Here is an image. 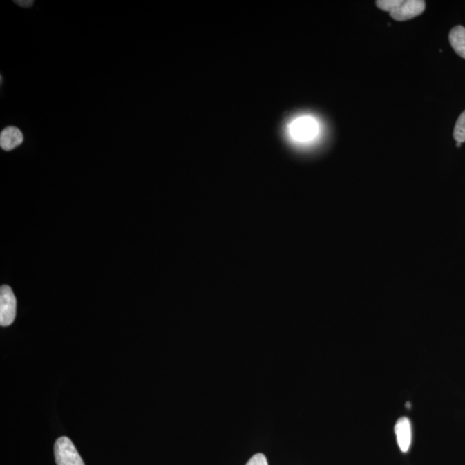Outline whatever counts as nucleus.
Masks as SVG:
<instances>
[{
  "label": "nucleus",
  "mask_w": 465,
  "mask_h": 465,
  "mask_svg": "<svg viewBox=\"0 0 465 465\" xmlns=\"http://www.w3.org/2000/svg\"><path fill=\"white\" fill-rule=\"evenodd\" d=\"M376 5L400 22L421 15L426 9V2L423 0H379Z\"/></svg>",
  "instance_id": "nucleus-1"
},
{
  "label": "nucleus",
  "mask_w": 465,
  "mask_h": 465,
  "mask_svg": "<svg viewBox=\"0 0 465 465\" xmlns=\"http://www.w3.org/2000/svg\"><path fill=\"white\" fill-rule=\"evenodd\" d=\"M319 129V124L316 118L304 115L293 118L288 122L286 134L294 143L307 144L317 137Z\"/></svg>",
  "instance_id": "nucleus-2"
},
{
  "label": "nucleus",
  "mask_w": 465,
  "mask_h": 465,
  "mask_svg": "<svg viewBox=\"0 0 465 465\" xmlns=\"http://www.w3.org/2000/svg\"><path fill=\"white\" fill-rule=\"evenodd\" d=\"M55 457L57 465H85L72 440L61 437L55 444Z\"/></svg>",
  "instance_id": "nucleus-3"
},
{
  "label": "nucleus",
  "mask_w": 465,
  "mask_h": 465,
  "mask_svg": "<svg viewBox=\"0 0 465 465\" xmlns=\"http://www.w3.org/2000/svg\"><path fill=\"white\" fill-rule=\"evenodd\" d=\"M17 300L12 288L7 285L0 289V325L7 327L12 325L16 317Z\"/></svg>",
  "instance_id": "nucleus-4"
},
{
  "label": "nucleus",
  "mask_w": 465,
  "mask_h": 465,
  "mask_svg": "<svg viewBox=\"0 0 465 465\" xmlns=\"http://www.w3.org/2000/svg\"><path fill=\"white\" fill-rule=\"evenodd\" d=\"M397 445L403 453H408L412 442V426L407 417L398 419L395 426Z\"/></svg>",
  "instance_id": "nucleus-5"
},
{
  "label": "nucleus",
  "mask_w": 465,
  "mask_h": 465,
  "mask_svg": "<svg viewBox=\"0 0 465 465\" xmlns=\"http://www.w3.org/2000/svg\"><path fill=\"white\" fill-rule=\"evenodd\" d=\"M23 142V133L16 127H7L0 134V146L6 151L17 148Z\"/></svg>",
  "instance_id": "nucleus-6"
},
{
  "label": "nucleus",
  "mask_w": 465,
  "mask_h": 465,
  "mask_svg": "<svg viewBox=\"0 0 465 465\" xmlns=\"http://www.w3.org/2000/svg\"><path fill=\"white\" fill-rule=\"evenodd\" d=\"M449 41L454 51L465 59V28L461 26L454 27L450 30Z\"/></svg>",
  "instance_id": "nucleus-7"
},
{
  "label": "nucleus",
  "mask_w": 465,
  "mask_h": 465,
  "mask_svg": "<svg viewBox=\"0 0 465 465\" xmlns=\"http://www.w3.org/2000/svg\"><path fill=\"white\" fill-rule=\"evenodd\" d=\"M453 136L457 142H465V111L457 119L455 128H454Z\"/></svg>",
  "instance_id": "nucleus-8"
},
{
  "label": "nucleus",
  "mask_w": 465,
  "mask_h": 465,
  "mask_svg": "<svg viewBox=\"0 0 465 465\" xmlns=\"http://www.w3.org/2000/svg\"><path fill=\"white\" fill-rule=\"evenodd\" d=\"M246 465H268L267 457L262 453L255 454Z\"/></svg>",
  "instance_id": "nucleus-9"
},
{
  "label": "nucleus",
  "mask_w": 465,
  "mask_h": 465,
  "mask_svg": "<svg viewBox=\"0 0 465 465\" xmlns=\"http://www.w3.org/2000/svg\"><path fill=\"white\" fill-rule=\"evenodd\" d=\"M17 3V5L23 6V7H30L33 5L34 1L32 0H27V1H14Z\"/></svg>",
  "instance_id": "nucleus-10"
},
{
  "label": "nucleus",
  "mask_w": 465,
  "mask_h": 465,
  "mask_svg": "<svg viewBox=\"0 0 465 465\" xmlns=\"http://www.w3.org/2000/svg\"><path fill=\"white\" fill-rule=\"evenodd\" d=\"M460 146H461V143H459V142H457V148H459Z\"/></svg>",
  "instance_id": "nucleus-11"
},
{
  "label": "nucleus",
  "mask_w": 465,
  "mask_h": 465,
  "mask_svg": "<svg viewBox=\"0 0 465 465\" xmlns=\"http://www.w3.org/2000/svg\"><path fill=\"white\" fill-rule=\"evenodd\" d=\"M406 405H407L406 407H407L408 408H410V404L408 403Z\"/></svg>",
  "instance_id": "nucleus-12"
}]
</instances>
